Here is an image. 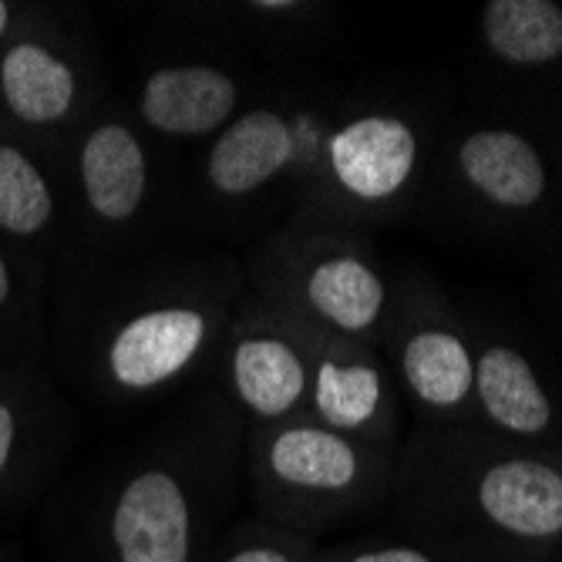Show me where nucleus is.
Instances as JSON below:
<instances>
[{
  "label": "nucleus",
  "instance_id": "obj_9",
  "mask_svg": "<svg viewBox=\"0 0 562 562\" xmlns=\"http://www.w3.org/2000/svg\"><path fill=\"white\" fill-rule=\"evenodd\" d=\"M94 85L81 47L41 11H27L0 50V115L27 142L81 128L91 119Z\"/></svg>",
  "mask_w": 562,
  "mask_h": 562
},
{
  "label": "nucleus",
  "instance_id": "obj_7",
  "mask_svg": "<svg viewBox=\"0 0 562 562\" xmlns=\"http://www.w3.org/2000/svg\"><path fill=\"white\" fill-rule=\"evenodd\" d=\"M78 210L101 243H132L159 206V169L142 125L122 109L94 112L75 135Z\"/></svg>",
  "mask_w": 562,
  "mask_h": 562
},
{
  "label": "nucleus",
  "instance_id": "obj_14",
  "mask_svg": "<svg viewBox=\"0 0 562 562\" xmlns=\"http://www.w3.org/2000/svg\"><path fill=\"white\" fill-rule=\"evenodd\" d=\"M458 172L498 210H532L546 195L549 172L539 148L508 128H479L458 145Z\"/></svg>",
  "mask_w": 562,
  "mask_h": 562
},
{
  "label": "nucleus",
  "instance_id": "obj_22",
  "mask_svg": "<svg viewBox=\"0 0 562 562\" xmlns=\"http://www.w3.org/2000/svg\"><path fill=\"white\" fill-rule=\"evenodd\" d=\"M27 11L31 8H18V4H8V0H0V50L8 47V41L14 37V31L21 27Z\"/></svg>",
  "mask_w": 562,
  "mask_h": 562
},
{
  "label": "nucleus",
  "instance_id": "obj_6",
  "mask_svg": "<svg viewBox=\"0 0 562 562\" xmlns=\"http://www.w3.org/2000/svg\"><path fill=\"white\" fill-rule=\"evenodd\" d=\"M314 334L246 290L216 357L213 384L233 401L246 428L306 418Z\"/></svg>",
  "mask_w": 562,
  "mask_h": 562
},
{
  "label": "nucleus",
  "instance_id": "obj_10",
  "mask_svg": "<svg viewBox=\"0 0 562 562\" xmlns=\"http://www.w3.org/2000/svg\"><path fill=\"white\" fill-rule=\"evenodd\" d=\"M75 438V412L44 357L0 364V522L21 513L55 482Z\"/></svg>",
  "mask_w": 562,
  "mask_h": 562
},
{
  "label": "nucleus",
  "instance_id": "obj_8",
  "mask_svg": "<svg viewBox=\"0 0 562 562\" xmlns=\"http://www.w3.org/2000/svg\"><path fill=\"white\" fill-rule=\"evenodd\" d=\"M324 119L296 105L243 109L202 156V195L210 206L239 210L283 182H306L324 142Z\"/></svg>",
  "mask_w": 562,
  "mask_h": 562
},
{
  "label": "nucleus",
  "instance_id": "obj_18",
  "mask_svg": "<svg viewBox=\"0 0 562 562\" xmlns=\"http://www.w3.org/2000/svg\"><path fill=\"white\" fill-rule=\"evenodd\" d=\"M482 37L505 65H552L562 58V8L552 0H488L482 8Z\"/></svg>",
  "mask_w": 562,
  "mask_h": 562
},
{
  "label": "nucleus",
  "instance_id": "obj_2",
  "mask_svg": "<svg viewBox=\"0 0 562 562\" xmlns=\"http://www.w3.org/2000/svg\"><path fill=\"white\" fill-rule=\"evenodd\" d=\"M249 283L226 249H169L78 277L65 306V364L105 407H148L213 381Z\"/></svg>",
  "mask_w": 562,
  "mask_h": 562
},
{
  "label": "nucleus",
  "instance_id": "obj_3",
  "mask_svg": "<svg viewBox=\"0 0 562 562\" xmlns=\"http://www.w3.org/2000/svg\"><path fill=\"white\" fill-rule=\"evenodd\" d=\"M249 293L317 337L371 344L387 314L374 260L327 220L293 213L243 257Z\"/></svg>",
  "mask_w": 562,
  "mask_h": 562
},
{
  "label": "nucleus",
  "instance_id": "obj_17",
  "mask_svg": "<svg viewBox=\"0 0 562 562\" xmlns=\"http://www.w3.org/2000/svg\"><path fill=\"white\" fill-rule=\"evenodd\" d=\"M58 186L37 159V148L0 128V236L31 246L58 229Z\"/></svg>",
  "mask_w": 562,
  "mask_h": 562
},
{
  "label": "nucleus",
  "instance_id": "obj_23",
  "mask_svg": "<svg viewBox=\"0 0 562 562\" xmlns=\"http://www.w3.org/2000/svg\"><path fill=\"white\" fill-rule=\"evenodd\" d=\"M0 562H18V555H14L11 546H4V542H0Z\"/></svg>",
  "mask_w": 562,
  "mask_h": 562
},
{
  "label": "nucleus",
  "instance_id": "obj_5",
  "mask_svg": "<svg viewBox=\"0 0 562 562\" xmlns=\"http://www.w3.org/2000/svg\"><path fill=\"white\" fill-rule=\"evenodd\" d=\"M431 522L465 532L479 559L539 555L562 542V465L532 451L479 458L445 488L441 505L428 513Z\"/></svg>",
  "mask_w": 562,
  "mask_h": 562
},
{
  "label": "nucleus",
  "instance_id": "obj_21",
  "mask_svg": "<svg viewBox=\"0 0 562 562\" xmlns=\"http://www.w3.org/2000/svg\"><path fill=\"white\" fill-rule=\"evenodd\" d=\"M317 562H438L431 552L404 542H374V546H321Z\"/></svg>",
  "mask_w": 562,
  "mask_h": 562
},
{
  "label": "nucleus",
  "instance_id": "obj_15",
  "mask_svg": "<svg viewBox=\"0 0 562 562\" xmlns=\"http://www.w3.org/2000/svg\"><path fill=\"white\" fill-rule=\"evenodd\" d=\"M475 401L488 425L508 438H542L555 422L532 361L508 344H488L475 353Z\"/></svg>",
  "mask_w": 562,
  "mask_h": 562
},
{
  "label": "nucleus",
  "instance_id": "obj_20",
  "mask_svg": "<svg viewBox=\"0 0 562 562\" xmlns=\"http://www.w3.org/2000/svg\"><path fill=\"white\" fill-rule=\"evenodd\" d=\"M317 539L260 516H246L216 539L206 562H317Z\"/></svg>",
  "mask_w": 562,
  "mask_h": 562
},
{
  "label": "nucleus",
  "instance_id": "obj_4",
  "mask_svg": "<svg viewBox=\"0 0 562 562\" xmlns=\"http://www.w3.org/2000/svg\"><path fill=\"white\" fill-rule=\"evenodd\" d=\"M384 458L374 445L311 418L246 428L243 488L252 516L321 542L381 492Z\"/></svg>",
  "mask_w": 562,
  "mask_h": 562
},
{
  "label": "nucleus",
  "instance_id": "obj_19",
  "mask_svg": "<svg viewBox=\"0 0 562 562\" xmlns=\"http://www.w3.org/2000/svg\"><path fill=\"white\" fill-rule=\"evenodd\" d=\"M44 273L11 243H0V364L44 357Z\"/></svg>",
  "mask_w": 562,
  "mask_h": 562
},
{
  "label": "nucleus",
  "instance_id": "obj_1",
  "mask_svg": "<svg viewBox=\"0 0 562 562\" xmlns=\"http://www.w3.org/2000/svg\"><path fill=\"white\" fill-rule=\"evenodd\" d=\"M246 422L210 381L78 488L65 562H206L239 519Z\"/></svg>",
  "mask_w": 562,
  "mask_h": 562
},
{
  "label": "nucleus",
  "instance_id": "obj_11",
  "mask_svg": "<svg viewBox=\"0 0 562 562\" xmlns=\"http://www.w3.org/2000/svg\"><path fill=\"white\" fill-rule=\"evenodd\" d=\"M418 135L397 115L371 112L347 119L321 142L306 176L303 216H327L330 206H381L404 192L418 169Z\"/></svg>",
  "mask_w": 562,
  "mask_h": 562
},
{
  "label": "nucleus",
  "instance_id": "obj_13",
  "mask_svg": "<svg viewBox=\"0 0 562 562\" xmlns=\"http://www.w3.org/2000/svg\"><path fill=\"white\" fill-rule=\"evenodd\" d=\"M387 407V378L368 344L314 334L306 418L378 448L381 431L391 418Z\"/></svg>",
  "mask_w": 562,
  "mask_h": 562
},
{
  "label": "nucleus",
  "instance_id": "obj_12",
  "mask_svg": "<svg viewBox=\"0 0 562 562\" xmlns=\"http://www.w3.org/2000/svg\"><path fill=\"white\" fill-rule=\"evenodd\" d=\"M246 101L243 81L213 61L151 68L135 91V122L162 142H213Z\"/></svg>",
  "mask_w": 562,
  "mask_h": 562
},
{
  "label": "nucleus",
  "instance_id": "obj_16",
  "mask_svg": "<svg viewBox=\"0 0 562 562\" xmlns=\"http://www.w3.org/2000/svg\"><path fill=\"white\" fill-rule=\"evenodd\" d=\"M397 374L425 412L454 415L475 397V353L448 327L422 324L401 337Z\"/></svg>",
  "mask_w": 562,
  "mask_h": 562
}]
</instances>
